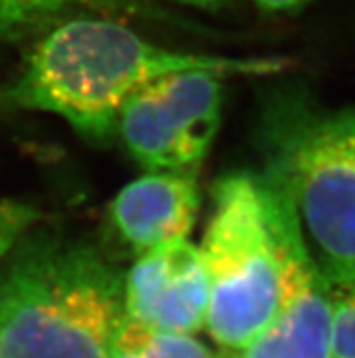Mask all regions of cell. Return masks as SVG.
I'll list each match as a JSON object with an SVG mask.
<instances>
[{
	"mask_svg": "<svg viewBox=\"0 0 355 358\" xmlns=\"http://www.w3.org/2000/svg\"><path fill=\"white\" fill-rule=\"evenodd\" d=\"M209 275L202 250L185 238L154 248L126 277V317L167 333L199 331L209 309Z\"/></svg>",
	"mask_w": 355,
	"mask_h": 358,
	"instance_id": "cell-6",
	"label": "cell"
},
{
	"mask_svg": "<svg viewBox=\"0 0 355 358\" xmlns=\"http://www.w3.org/2000/svg\"><path fill=\"white\" fill-rule=\"evenodd\" d=\"M221 75L172 73L127 100L118 131L133 159L153 173H190L205 160L221 122Z\"/></svg>",
	"mask_w": 355,
	"mask_h": 358,
	"instance_id": "cell-5",
	"label": "cell"
},
{
	"mask_svg": "<svg viewBox=\"0 0 355 358\" xmlns=\"http://www.w3.org/2000/svg\"><path fill=\"white\" fill-rule=\"evenodd\" d=\"M109 358H216L189 335L167 333L123 317Z\"/></svg>",
	"mask_w": 355,
	"mask_h": 358,
	"instance_id": "cell-9",
	"label": "cell"
},
{
	"mask_svg": "<svg viewBox=\"0 0 355 358\" xmlns=\"http://www.w3.org/2000/svg\"><path fill=\"white\" fill-rule=\"evenodd\" d=\"M328 289L332 300V358H355V289Z\"/></svg>",
	"mask_w": 355,
	"mask_h": 358,
	"instance_id": "cell-11",
	"label": "cell"
},
{
	"mask_svg": "<svg viewBox=\"0 0 355 358\" xmlns=\"http://www.w3.org/2000/svg\"><path fill=\"white\" fill-rule=\"evenodd\" d=\"M202 255L209 333L221 348L245 350L281 313L287 269V226L256 175L216 182Z\"/></svg>",
	"mask_w": 355,
	"mask_h": 358,
	"instance_id": "cell-4",
	"label": "cell"
},
{
	"mask_svg": "<svg viewBox=\"0 0 355 358\" xmlns=\"http://www.w3.org/2000/svg\"><path fill=\"white\" fill-rule=\"evenodd\" d=\"M126 278L95 245L33 227L0 264V358H109Z\"/></svg>",
	"mask_w": 355,
	"mask_h": 358,
	"instance_id": "cell-3",
	"label": "cell"
},
{
	"mask_svg": "<svg viewBox=\"0 0 355 358\" xmlns=\"http://www.w3.org/2000/svg\"><path fill=\"white\" fill-rule=\"evenodd\" d=\"M40 218L42 215L33 206L0 199V264L27 231L38 226Z\"/></svg>",
	"mask_w": 355,
	"mask_h": 358,
	"instance_id": "cell-12",
	"label": "cell"
},
{
	"mask_svg": "<svg viewBox=\"0 0 355 358\" xmlns=\"http://www.w3.org/2000/svg\"><path fill=\"white\" fill-rule=\"evenodd\" d=\"M281 59H227L183 53L144 41L120 24L73 18L35 45L22 75L9 87V104L66 118L78 133L104 141L136 91L185 71L270 75Z\"/></svg>",
	"mask_w": 355,
	"mask_h": 358,
	"instance_id": "cell-1",
	"label": "cell"
},
{
	"mask_svg": "<svg viewBox=\"0 0 355 358\" xmlns=\"http://www.w3.org/2000/svg\"><path fill=\"white\" fill-rule=\"evenodd\" d=\"M257 178L296 227L328 287L355 289V106L321 108L299 91L269 100Z\"/></svg>",
	"mask_w": 355,
	"mask_h": 358,
	"instance_id": "cell-2",
	"label": "cell"
},
{
	"mask_svg": "<svg viewBox=\"0 0 355 358\" xmlns=\"http://www.w3.org/2000/svg\"><path fill=\"white\" fill-rule=\"evenodd\" d=\"M229 358H332L328 284L290 224L281 313L259 338Z\"/></svg>",
	"mask_w": 355,
	"mask_h": 358,
	"instance_id": "cell-7",
	"label": "cell"
},
{
	"mask_svg": "<svg viewBox=\"0 0 355 358\" xmlns=\"http://www.w3.org/2000/svg\"><path fill=\"white\" fill-rule=\"evenodd\" d=\"M176 2H181V4L194 6V8H203V9H211V8H220L223 2L227 0H176Z\"/></svg>",
	"mask_w": 355,
	"mask_h": 358,
	"instance_id": "cell-14",
	"label": "cell"
},
{
	"mask_svg": "<svg viewBox=\"0 0 355 358\" xmlns=\"http://www.w3.org/2000/svg\"><path fill=\"white\" fill-rule=\"evenodd\" d=\"M252 2L265 11H290V9L301 8L310 0H252Z\"/></svg>",
	"mask_w": 355,
	"mask_h": 358,
	"instance_id": "cell-13",
	"label": "cell"
},
{
	"mask_svg": "<svg viewBox=\"0 0 355 358\" xmlns=\"http://www.w3.org/2000/svg\"><path fill=\"white\" fill-rule=\"evenodd\" d=\"M199 189L190 173H149L127 184L109 206L120 241L142 255L181 241L198 217Z\"/></svg>",
	"mask_w": 355,
	"mask_h": 358,
	"instance_id": "cell-8",
	"label": "cell"
},
{
	"mask_svg": "<svg viewBox=\"0 0 355 358\" xmlns=\"http://www.w3.org/2000/svg\"><path fill=\"white\" fill-rule=\"evenodd\" d=\"M104 0H0V45L66 9Z\"/></svg>",
	"mask_w": 355,
	"mask_h": 358,
	"instance_id": "cell-10",
	"label": "cell"
}]
</instances>
